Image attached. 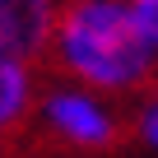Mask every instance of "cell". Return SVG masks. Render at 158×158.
Listing matches in <instances>:
<instances>
[{
	"mask_svg": "<svg viewBox=\"0 0 158 158\" xmlns=\"http://www.w3.org/2000/svg\"><path fill=\"white\" fill-rule=\"evenodd\" d=\"M60 5L56 0H0V56L33 60L51 47Z\"/></svg>",
	"mask_w": 158,
	"mask_h": 158,
	"instance_id": "3957f363",
	"label": "cell"
},
{
	"mask_svg": "<svg viewBox=\"0 0 158 158\" xmlns=\"http://www.w3.org/2000/svg\"><path fill=\"white\" fill-rule=\"evenodd\" d=\"M37 116L47 126V135L65 149H84V153H98V149H112L116 135H121V121L112 112V102L93 89H79V84H56L37 98Z\"/></svg>",
	"mask_w": 158,
	"mask_h": 158,
	"instance_id": "7a4b0ae2",
	"label": "cell"
},
{
	"mask_svg": "<svg viewBox=\"0 0 158 158\" xmlns=\"http://www.w3.org/2000/svg\"><path fill=\"white\" fill-rule=\"evenodd\" d=\"M33 107H37V98H33V60L0 56V139H5Z\"/></svg>",
	"mask_w": 158,
	"mask_h": 158,
	"instance_id": "277c9868",
	"label": "cell"
},
{
	"mask_svg": "<svg viewBox=\"0 0 158 158\" xmlns=\"http://www.w3.org/2000/svg\"><path fill=\"white\" fill-rule=\"evenodd\" d=\"M139 139H144V149L149 153H158V93H149L144 98V107H139Z\"/></svg>",
	"mask_w": 158,
	"mask_h": 158,
	"instance_id": "5b68a950",
	"label": "cell"
},
{
	"mask_svg": "<svg viewBox=\"0 0 158 158\" xmlns=\"http://www.w3.org/2000/svg\"><path fill=\"white\" fill-rule=\"evenodd\" d=\"M51 51L70 84L102 98L135 93L153 79V47L139 28L135 0H70L56 19Z\"/></svg>",
	"mask_w": 158,
	"mask_h": 158,
	"instance_id": "6da1fadb",
	"label": "cell"
},
{
	"mask_svg": "<svg viewBox=\"0 0 158 158\" xmlns=\"http://www.w3.org/2000/svg\"><path fill=\"white\" fill-rule=\"evenodd\" d=\"M135 14H139V28H144L153 56H158V0H135Z\"/></svg>",
	"mask_w": 158,
	"mask_h": 158,
	"instance_id": "8992f818",
	"label": "cell"
}]
</instances>
